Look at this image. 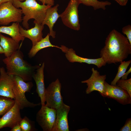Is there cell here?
Masks as SVG:
<instances>
[{
  "label": "cell",
  "instance_id": "1",
  "mask_svg": "<svg viewBox=\"0 0 131 131\" xmlns=\"http://www.w3.org/2000/svg\"><path fill=\"white\" fill-rule=\"evenodd\" d=\"M131 54V44L127 37L115 29L106 38L100 56L108 64L123 61Z\"/></svg>",
  "mask_w": 131,
  "mask_h": 131
},
{
  "label": "cell",
  "instance_id": "2",
  "mask_svg": "<svg viewBox=\"0 0 131 131\" xmlns=\"http://www.w3.org/2000/svg\"><path fill=\"white\" fill-rule=\"evenodd\" d=\"M24 56L23 52L18 49L10 57H6L2 61L6 65L8 74L18 76L25 82L30 81L35 71L40 66H32L24 60Z\"/></svg>",
  "mask_w": 131,
  "mask_h": 131
},
{
  "label": "cell",
  "instance_id": "3",
  "mask_svg": "<svg viewBox=\"0 0 131 131\" xmlns=\"http://www.w3.org/2000/svg\"><path fill=\"white\" fill-rule=\"evenodd\" d=\"M12 4L16 7L21 8L24 16L22 17V24L23 27L29 28V20L34 19L39 23L41 24L45 16L46 11L51 6L40 5L35 0H25L20 1L14 0Z\"/></svg>",
  "mask_w": 131,
  "mask_h": 131
},
{
  "label": "cell",
  "instance_id": "4",
  "mask_svg": "<svg viewBox=\"0 0 131 131\" xmlns=\"http://www.w3.org/2000/svg\"><path fill=\"white\" fill-rule=\"evenodd\" d=\"M13 91L15 100L19 105L21 109L25 108H33L41 105V103L34 104L29 101L25 95L26 92H30L33 86L31 82H26L21 77L14 75Z\"/></svg>",
  "mask_w": 131,
  "mask_h": 131
},
{
  "label": "cell",
  "instance_id": "5",
  "mask_svg": "<svg viewBox=\"0 0 131 131\" xmlns=\"http://www.w3.org/2000/svg\"><path fill=\"white\" fill-rule=\"evenodd\" d=\"M80 3L78 0H70L64 11L60 14L63 24L75 30L80 28L78 8Z\"/></svg>",
  "mask_w": 131,
  "mask_h": 131
},
{
  "label": "cell",
  "instance_id": "6",
  "mask_svg": "<svg viewBox=\"0 0 131 131\" xmlns=\"http://www.w3.org/2000/svg\"><path fill=\"white\" fill-rule=\"evenodd\" d=\"M21 9L15 7L10 2L0 5V25H7L12 22H22Z\"/></svg>",
  "mask_w": 131,
  "mask_h": 131
},
{
  "label": "cell",
  "instance_id": "7",
  "mask_svg": "<svg viewBox=\"0 0 131 131\" xmlns=\"http://www.w3.org/2000/svg\"><path fill=\"white\" fill-rule=\"evenodd\" d=\"M61 84L57 79L50 83L46 89L45 104L48 107L56 109L64 103L61 93Z\"/></svg>",
  "mask_w": 131,
  "mask_h": 131
},
{
  "label": "cell",
  "instance_id": "8",
  "mask_svg": "<svg viewBox=\"0 0 131 131\" xmlns=\"http://www.w3.org/2000/svg\"><path fill=\"white\" fill-rule=\"evenodd\" d=\"M57 117L56 110L45 104L37 113L36 121L43 131H53Z\"/></svg>",
  "mask_w": 131,
  "mask_h": 131
},
{
  "label": "cell",
  "instance_id": "9",
  "mask_svg": "<svg viewBox=\"0 0 131 131\" xmlns=\"http://www.w3.org/2000/svg\"><path fill=\"white\" fill-rule=\"evenodd\" d=\"M103 97L113 99L123 105L131 103V97L124 90L116 85H110L105 81Z\"/></svg>",
  "mask_w": 131,
  "mask_h": 131
},
{
  "label": "cell",
  "instance_id": "10",
  "mask_svg": "<svg viewBox=\"0 0 131 131\" xmlns=\"http://www.w3.org/2000/svg\"><path fill=\"white\" fill-rule=\"evenodd\" d=\"M91 71L92 73L90 78L87 80L82 81L81 82L87 84V88L86 90V94H90L95 90L98 91L102 95L104 92V83L106 75H100L99 72L94 68H92Z\"/></svg>",
  "mask_w": 131,
  "mask_h": 131
},
{
  "label": "cell",
  "instance_id": "11",
  "mask_svg": "<svg viewBox=\"0 0 131 131\" xmlns=\"http://www.w3.org/2000/svg\"><path fill=\"white\" fill-rule=\"evenodd\" d=\"M20 110L19 105L15 101L13 107L0 118V129L6 127L11 128L19 123L22 118Z\"/></svg>",
  "mask_w": 131,
  "mask_h": 131
},
{
  "label": "cell",
  "instance_id": "12",
  "mask_svg": "<svg viewBox=\"0 0 131 131\" xmlns=\"http://www.w3.org/2000/svg\"><path fill=\"white\" fill-rule=\"evenodd\" d=\"M14 75L8 74L3 67L0 68V96L15 99L13 91Z\"/></svg>",
  "mask_w": 131,
  "mask_h": 131
},
{
  "label": "cell",
  "instance_id": "13",
  "mask_svg": "<svg viewBox=\"0 0 131 131\" xmlns=\"http://www.w3.org/2000/svg\"><path fill=\"white\" fill-rule=\"evenodd\" d=\"M64 52L69 61L71 63L77 62L85 63L89 64H93L96 66L98 68L105 66L106 63L102 57L96 59H90L82 57L77 55L75 52L72 48L69 49L65 47Z\"/></svg>",
  "mask_w": 131,
  "mask_h": 131
},
{
  "label": "cell",
  "instance_id": "14",
  "mask_svg": "<svg viewBox=\"0 0 131 131\" xmlns=\"http://www.w3.org/2000/svg\"><path fill=\"white\" fill-rule=\"evenodd\" d=\"M70 107L63 103L56 109L57 117L53 131H69L68 115Z\"/></svg>",
  "mask_w": 131,
  "mask_h": 131
},
{
  "label": "cell",
  "instance_id": "15",
  "mask_svg": "<svg viewBox=\"0 0 131 131\" xmlns=\"http://www.w3.org/2000/svg\"><path fill=\"white\" fill-rule=\"evenodd\" d=\"M33 22L34 26L27 30L24 29L20 25L19 26L20 34L25 38H28L31 41L32 46H34L43 38L42 31L44 28V25L34 20Z\"/></svg>",
  "mask_w": 131,
  "mask_h": 131
},
{
  "label": "cell",
  "instance_id": "16",
  "mask_svg": "<svg viewBox=\"0 0 131 131\" xmlns=\"http://www.w3.org/2000/svg\"><path fill=\"white\" fill-rule=\"evenodd\" d=\"M45 63L43 62L41 66L36 70L33 74V78L34 80L36 86V91L41 100V106L45 105V88L44 83V70Z\"/></svg>",
  "mask_w": 131,
  "mask_h": 131
},
{
  "label": "cell",
  "instance_id": "17",
  "mask_svg": "<svg viewBox=\"0 0 131 131\" xmlns=\"http://www.w3.org/2000/svg\"><path fill=\"white\" fill-rule=\"evenodd\" d=\"M57 4L53 7H50L47 9L42 24L47 25L49 30V35L53 38L55 37L56 32L53 30V27L56 22L60 17V15L58 13V7Z\"/></svg>",
  "mask_w": 131,
  "mask_h": 131
},
{
  "label": "cell",
  "instance_id": "18",
  "mask_svg": "<svg viewBox=\"0 0 131 131\" xmlns=\"http://www.w3.org/2000/svg\"><path fill=\"white\" fill-rule=\"evenodd\" d=\"M0 45L2 48L4 54L6 57L11 56L19 49V43L12 38L6 37L0 33Z\"/></svg>",
  "mask_w": 131,
  "mask_h": 131
},
{
  "label": "cell",
  "instance_id": "19",
  "mask_svg": "<svg viewBox=\"0 0 131 131\" xmlns=\"http://www.w3.org/2000/svg\"><path fill=\"white\" fill-rule=\"evenodd\" d=\"M19 23L14 22L9 26H0V33L9 35L16 41L19 43L20 41H23L25 39L19 32Z\"/></svg>",
  "mask_w": 131,
  "mask_h": 131
},
{
  "label": "cell",
  "instance_id": "20",
  "mask_svg": "<svg viewBox=\"0 0 131 131\" xmlns=\"http://www.w3.org/2000/svg\"><path fill=\"white\" fill-rule=\"evenodd\" d=\"M49 33H48L45 38H43L34 46H32L28 54V56L30 58L34 56L41 49L46 48L55 47L61 50V47H60L53 45L51 43L49 39Z\"/></svg>",
  "mask_w": 131,
  "mask_h": 131
},
{
  "label": "cell",
  "instance_id": "21",
  "mask_svg": "<svg viewBox=\"0 0 131 131\" xmlns=\"http://www.w3.org/2000/svg\"><path fill=\"white\" fill-rule=\"evenodd\" d=\"M15 102L14 99L0 96V118L13 107Z\"/></svg>",
  "mask_w": 131,
  "mask_h": 131
},
{
  "label": "cell",
  "instance_id": "22",
  "mask_svg": "<svg viewBox=\"0 0 131 131\" xmlns=\"http://www.w3.org/2000/svg\"><path fill=\"white\" fill-rule=\"evenodd\" d=\"M80 4L93 7L94 10L99 9H106V6H110L111 3L108 1H100L98 0H78Z\"/></svg>",
  "mask_w": 131,
  "mask_h": 131
},
{
  "label": "cell",
  "instance_id": "23",
  "mask_svg": "<svg viewBox=\"0 0 131 131\" xmlns=\"http://www.w3.org/2000/svg\"><path fill=\"white\" fill-rule=\"evenodd\" d=\"M131 63V60L127 61H122L120 62L118 69L117 73L115 78L111 82V84L116 85L117 81L121 78L126 72V70Z\"/></svg>",
  "mask_w": 131,
  "mask_h": 131
},
{
  "label": "cell",
  "instance_id": "24",
  "mask_svg": "<svg viewBox=\"0 0 131 131\" xmlns=\"http://www.w3.org/2000/svg\"><path fill=\"white\" fill-rule=\"evenodd\" d=\"M34 122L30 120L27 117L25 116L22 118L19 124L22 131H36Z\"/></svg>",
  "mask_w": 131,
  "mask_h": 131
},
{
  "label": "cell",
  "instance_id": "25",
  "mask_svg": "<svg viewBox=\"0 0 131 131\" xmlns=\"http://www.w3.org/2000/svg\"><path fill=\"white\" fill-rule=\"evenodd\" d=\"M116 85L126 90L131 97V78L128 79H120L117 82Z\"/></svg>",
  "mask_w": 131,
  "mask_h": 131
},
{
  "label": "cell",
  "instance_id": "26",
  "mask_svg": "<svg viewBox=\"0 0 131 131\" xmlns=\"http://www.w3.org/2000/svg\"><path fill=\"white\" fill-rule=\"evenodd\" d=\"M123 33L125 35L130 43L131 44V26L129 25L123 27L122 28Z\"/></svg>",
  "mask_w": 131,
  "mask_h": 131
},
{
  "label": "cell",
  "instance_id": "27",
  "mask_svg": "<svg viewBox=\"0 0 131 131\" xmlns=\"http://www.w3.org/2000/svg\"><path fill=\"white\" fill-rule=\"evenodd\" d=\"M120 131H131V118H128L126 121L124 125L120 129Z\"/></svg>",
  "mask_w": 131,
  "mask_h": 131
},
{
  "label": "cell",
  "instance_id": "28",
  "mask_svg": "<svg viewBox=\"0 0 131 131\" xmlns=\"http://www.w3.org/2000/svg\"><path fill=\"white\" fill-rule=\"evenodd\" d=\"M41 2L42 4H46L51 6H53L54 4V0H36Z\"/></svg>",
  "mask_w": 131,
  "mask_h": 131
},
{
  "label": "cell",
  "instance_id": "29",
  "mask_svg": "<svg viewBox=\"0 0 131 131\" xmlns=\"http://www.w3.org/2000/svg\"><path fill=\"white\" fill-rule=\"evenodd\" d=\"M11 131H22L19 123H18L11 128Z\"/></svg>",
  "mask_w": 131,
  "mask_h": 131
},
{
  "label": "cell",
  "instance_id": "30",
  "mask_svg": "<svg viewBox=\"0 0 131 131\" xmlns=\"http://www.w3.org/2000/svg\"><path fill=\"white\" fill-rule=\"evenodd\" d=\"M120 5L124 6L126 5L128 0H114Z\"/></svg>",
  "mask_w": 131,
  "mask_h": 131
},
{
  "label": "cell",
  "instance_id": "31",
  "mask_svg": "<svg viewBox=\"0 0 131 131\" xmlns=\"http://www.w3.org/2000/svg\"><path fill=\"white\" fill-rule=\"evenodd\" d=\"M131 72V67L126 72H125L123 76L121 77V79L126 80L129 74Z\"/></svg>",
  "mask_w": 131,
  "mask_h": 131
},
{
  "label": "cell",
  "instance_id": "32",
  "mask_svg": "<svg viewBox=\"0 0 131 131\" xmlns=\"http://www.w3.org/2000/svg\"><path fill=\"white\" fill-rule=\"evenodd\" d=\"M14 0H0V5L7 2H10L12 3Z\"/></svg>",
  "mask_w": 131,
  "mask_h": 131
},
{
  "label": "cell",
  "instance_id": "33",
  "mask_svg": "<svg viewBox=\"0 0 131 131\" xmlns=\"http://www.w3.org/2000/svg\"><path fill=\"white\" fill-rule=\"evenodd\" d=\"M4 54L3 50L0 45V54Z\"/></svg>",
  "mask_w": 131,
  "mask_h": 131
},
{
  "label": "cell",
  "instance_id": "34",
  "mask_svg": "<svg viewBox=\"0 0 131 131\" xmlns=\"http://www.w3.org/2000/svg\"><path fill=\"white\" fill-rule=\"evenodd\" d=\"M82 130V131H88L87 130H88L86 128H83L82 129H80L79 130H79L78 131H81Z\"/></svg>",
  "mask_w": 131,
  "mask_h": 131
},
{
  "label": "cell",
  "instance_id": "35",
  "mask_svg": "<svg viewBox=\"0 0 131 131\" xmlns=\"http://www.w3.org/2000/svg\"><path fill=\"white\" fill-rule=\"evenodd\" d=\"M18 0L20 1H24L25 0Z\"/></svg>",
  "mask_w": 131,
  "mask_h": 131
}]
</instances>
